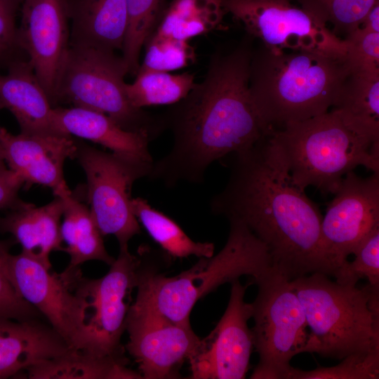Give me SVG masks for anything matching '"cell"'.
Returning a JSON list of instances; mask_svg holds the SVG:
<instances>
[{
  "instance_id": "cell-1",
  "label": "cell",
  "mask_w": 379,
  "mask_h": 379,
  "mask_svg": "<svg viewBox=\"0 0 379 379\" xmlns=\"http://www.w3.org/2000/svg\"><path fill=\"white\" fill-rule=\"evenodd\" d=\"M213 213L245 225L266 246L272 268L288 280L314 272L338 277L321 239L322 215L293 181L270 133L237 153Z\"/></svg>"
},
{
  "instance_id": "cell-2",
  "label": "cell",
  "mask_w": 379,
  "mask_h": 379,
  "mask_svg": "<svg viewBox=\"0 0 379 379\" xmlns=\"http://www.w3.org/2000/svg\"><path fill=\"white\" fill-rule=\"evenodd\" d=\"M251 39L213 53L204 79L161 114L173 145L154 161L149 178L170 187L201 183L212 163L250 148L269 134L249 91Z\"/></svg>"
},
{
  "instance_id": "cell-3",
  "label": "cell",
  "mask_w": 379,
  "mask_h": 379,
  "mask_svg": "<svg viewBox=\"0 0 379 379\" xmlns=\"http://www.w3.org/2000/svg\"><path fill=\"white\" fill-rule=\"evenodd\" d=\"M350 72L345 54L262 46L252 51L249 91L270 133L331 109Z\"/></svg>"
},
{
  "instance_id": "cell-4",
  "label": "cell",
  "mask_w": 379,
  "mask_h": 379,
  "mask_svg": "<svg viewBox=\"0 0 379 379\" xmlns=\"http://www.w3.org/2000/svg\"><path fill=\"white\" fill-rule=\"evenodd\" d=\"M290 281L309 329L304 352L340 360L379 349V286L358 288L319 272Z\"/></svg>"
},
{
  "instance_id": "cell-5",
  "label": "cell",
  "mask_w": 379,
  "mask_h": 379,
  "mask_svg": "<svg viewBox=\"0 0 379 379\" xmlns=\"http://www.w3.org/2000/svg\"><path fill=\"white\" fill-rule=\"evenodd\" d=\"M270 134L294 182L304 190L312 186L333 194L346 174L359 166L379 173V142L357 132L335 109Z\"/></svg>"
},
{
  "instance_id": "cell-6",
  "label": "cell",
  "mask_w": 379,
  "mask_h": 379,
  "mask_svg": "<svg viewBox=\"0 0 379 379\" xmlns=\"http://www.w3.org/2000/svg\"><path fill=\"white\" fill-rule=\"evenodd\" d=\"M229 222L227 240L215 255L199 258L190 269L173 277L142 267L137 294L159 315L188 326L191 311L199 299L241 276L253 279L269 270L271 259L264 244L243 223Z\"/></svg>"
},
{
  "instance_id": "cell-7",
  "label": "cell",
  "mask_w": 379,
  "mask_h": 379,
  "mask_svg": "<svg viewBox=\"0 0 379 379\" xmlns=\"http://www.w3.org/2000/svg\"><path fill=\"white\" fill-rule=\"evenodd\" d=\"M128 74L115 52L69 46L53 100L101 112L122 128L147 135L152 140L164 130L161 115L134 107L126 93Z\"/></svg>"
},
{
  "instance_id": "cell-8",
  "label": "cell",
  "mask_w": 379,
  "mask_h": 379,
  "mask_svg": "<svg viewBox=\"0 0 379 379\" xmlns=\"http://www.w3.org/2000/svg\"><path fill=\"white\" fill-rule=\"evenodd\" d=\"M251 329L258 363L251 378L284 379L292 358L304 352L309 329L302 305L287 279L272 267L253 279Z\"/></svg>"
},
{
  "instance_id": "cell-9",
  "label": "cell",
  "mask_w": 379,
  "mask_h": 379,
  "mask_svg": "<svg viewBox=\"0 0 379 379\" xmlns=\"http://www.w3.org/2000/svg\"><path fill=\"white\" fill-rule=\"evenodd\" d=\"M9 247L7 244L0 249V268L15 291L39 312L72 350L86 351V302L74 290L71 270L51 272L22 252L10 253Z\"/></svg>"
},
{
  "instance_id": "cell-10",
  "label": "cell",
  "mask_w": 379,
  "mask_h": 379,
  "mask_svg": "<svg viewBox=\"0 0 379 379\" xmlns=\"http://www.w3.org/2000/svg\"><path fill=\"white\" fill-rule=\"evenodd\" d=\"M76 140V159L86 178V197L102 235L116 237L119 251L141 232L131 208L134 182L147 177L152 166L135 164Z\"/></svg>"
},
{
  "instance_id": "cell-11",
  "label": "cell",
  "mask_w": 379,
  "mask_h": 379,
  "mask_svg": "<svg viewBox=\"0 0 379 379\" xmlns=\"http://www.w3.org/2000/svg\"><path fill=\"white\" fill-rule=\"evenodd\" d=\"M109 271L98 279L83 276L80 267L72 269L75 291L86 302L85 352L102 356L124 357L121 338L126 331L131 293L137 288L142 269L140 258L119 251Z\"/></svg>"
},
{
  "instance_id": "cell-12",
  "label": "cell",
  "mask_w": 379,
  "mask_h": 379,
  "mask_svg": "<svg viewBox=\"0 0 379 379\" xmlns=\"http://www.w3.org/2000/svg\"><path fill=\"white\" fill-rule=\"evenodd\" d=\"M226 13L267 48L317 50L345 54L346 43L304 8L289 0H222Z\"/></svg>"
},
{
  "instance_id": "cell-13",
  "label": "cell",
  "mask_w": 379,
  "mask_h": 379,
  "mask_svg": "<svg viewBox=\"0 0 379 379\" xmlns=\"http://www.w3.org/2000/svg\"><path fill=\"white\" fill-rule=\"evenodd\" d=\"M321 221V239L326 255L342 277L358 245L379 228V173L363 178L346 174Z\"/></svg>"
},
{
  "instance_id": "cell-14",
  "label": "cell",
  "mask_w": 379,
  "mask_h": 379,
  "mask_svg": "<svg viewBox=\"0 0 379 379\" xmlns=\"http://www.w3.org/2000/svg\"><path fill=\"white\" fill-rule=\"evenodd\" d=\"M126 331V350L133 357L145 379L178 378L199 338L191 326L170 321L159 315L139 295L131 305Z\"/></svg>"
},
{
  "instance_id": "cell-15",
  "label": "cell",
  "mask_w": 379,
  "mask_h": 379,
  "mask_svg": "<svg viewBox=\"0 0 379 379\" xmlns=\"http://www.w3.org/2000/svg\"><path fill=\"white\" fill-rule=\"evenodd\" d=\"M226 310L215 327L199 342L188 358L191 378L242 379L248 370L254 348L248 320L251 304L244 300L249 284L231 283Z\"/></svg>"
},
{
  "instance_id": "cell-16",
  "label": "cell",
  "mask_w": 379,
  "mask_h": 379,
  "mask_svg": "<svg viewBox=\"0 0 379 379\" xmlns=\"http://www.w3.org/2000/svg\"><path fill=\"white\" fill-rule=\"evenodd\" d=\"M20 8L18 45L26 52L27 60L52 105L69 48L67 0H22Z\"/></svg>"
},
{
  "instance_id": "cell-17",
  "label": "cell",
  "mask_w": 379,
  "mask_h": 379,
  "mask_svg": "<svg viewBox=\"0 0 379 379\" xmlns=\"http://www.w3.org/2000/svg\"><path fill=\"white\" fill-rule=\"evenodd\" d=\"M75 149L76 140L69 135H14L0 126L1 159L27 187H48L55 196L68 189L63 168Z\"/></svg>"
},
{
  "instance_id": "cell-18",
  "label": "cell",
  "mask_w": 379,
  "mask_h": 379,
  "mask_svg": "<svg viewBox=\"0 0 379 379\" xmlns=\"http://www.w3.org/2000/svg\"><path fill=\"white\" fill-rule=\"evenodd\" d=\"M53 119L60 134L101 145L110 152L129 161L152 166L151 139L146 135L126 131L108 116L78 107L53 108Z\"/></svg>"
},
{
  "instance_id": "cell-19",
  "label": "cell",
  "mask_w": 379,
  "mask_h": 379,
  "mask_svg": "<svg viewBox=\"0 0 379 379\" xmlns=\"http://www.w3.org/2000/svg\"><path fill=\"white\" fill-rule=\"evenodd\" d=\"M70 350L52 327L39 319L15 320L0 317V379Z\"/></svg>"
},
{
  "instance_id": "cell-20",
  "label": "cell",
  "mask_w": 379,
  "mask_h": 379,
  "mask_svg": "<svg viewBox=\"0 0 379 379\" xmlns=\"http://www.w3.org/2000/svg\"><path fill=\"white\" fill-rule=\"evenodd\" d=\"M64 201L60 196L41 206L22 201L0 217V234H9L22 253L51 269L50 255L62 251Z\"/></svg>"
},
{
  "instance_id": "cell-21",
  "label": "cell",
  "mask_w": 379,
  "mask_h": 379,
  "mask_svg": "<svg viewBox=\"0 0 379 379\" xmlns=\"http://www.w3.org/2000/svg\"><path fill=\"white\" fill-rule=\"evenodd\" d=\"M53 106L28 60L13 62L0 76V109H7L18 123L20 133L62 135L53 119Z\"/></svg>"
},
{
  "instance_id": "cell-22",
  "label": "cell",
  "mask_w": 379,
  "mask_h": 379,
  "mask_svg": "<svg viewBox=\"0 0 379 379\" xmlns=\"http://www.w3.org/2000/svg\"><path fill=\"white\" fill-rule=\"evenodd\" d=\"M69 46L122 50L128 25L126 0H67Z\"/></svg>"
},
{
  "instance_id": "cell-23",
  "label": "cell",
  "mask_w": 379,
  "mask_h": 379,
  "mask_svg": "<svg viewBox=\"0 0 379 379\" xmlns=\"http://www.w3.org/2000/svg\"><path fill=\"white\" fill-rule=\"evenodd\" d=\"M55 196L61 197L64 201L60 232L66 244L62 251L69 256L67 267H80L91 260L112 265L115 258L106 250L103 236L89 207L77 199L69 188Z\"/></svg>"
},
{
  "instance_id": "cell-24",
  "label": "cell",
  "mask_w": 379,
  "mask_h": 379,
  "mask_svg": "<svg viewBox=\"0 0 379 379\" xmlns=\"http://www.w3.org/2000/svg\"><path fill=\"white\" fill-rule=\"evenodd\" d=\"M126 357L95 355L70 350L60 356L47 359L25 370L29 379H137L139 372L127 366Z\"/></svg>"
},
{
  "instance_id": "cell-25",
  "label": "cell",
  "mask_w": 379,
  "mask_h": 379,
  "mask_svg": "<svg viewBox=\"0 0 379 379\" xmlns=\"http://www.w3.org/2000/svg\"><path fill=\"white\" fill-rule=\"evenodd\" d=\"M332 109L357 132L379 142V72L350 71Z\"/></svg>"
},
{
  "instance_id": "cell-26",
  "label": "cell",
  "mask_w": 379,
  "mask_h": 379,
  "mask_svg": "<svg viewBox=\"0 0 379 379\" xmlns=\"http://www.w3.org/2000/svg\"><path fill=\"white\" fill-rule=\"evenodd\" d=\"M131 208L138 222L169 257L199 258L214 255L213 243L192 240L173 220L154 208L147 200L132 198Z\"/></svg>"
},
{
  "instance_id": "cell-27",
  "label": "cell",
  "mask_w": 379,
  "mask_h": 379,
  "mask_svg": "<svg viewBox=\"0 0 379 379\" xmlns=\"http://www.w3.org/2000/svg\"><path fill=\"white\" fill-rule=\"evenodd\" d=\"M225 13L222 0H172L154 32L188 41L215 29Z\"/></svg>"
},
{
  "instance_id": "cell-28",
  "label": "cell",
  "mask_w": 379,
  "mask_h": 379,
  "mask_svg": "<svg viewBox=\"0 0 379 379\" xmlns=\"http://www.w3.org/2000/svg\"><path fill=\"white\" fill-rule=\"evenodd\" d=\"M190 72L172 74L166 72L139 71L132 84H126V93L135 108L173 105L184 98L194 86Z\"/></svg>"
},
{
  "instance_id": "cell-29",
  "label": "cell",
  "mask_w": 379,
  "mask_h": 379,
  "mask_svg": "<svg viewBox=\"0 0 379 379\" xmlns=\"http://www.w3.org/2000/svg\"><path fill=\"white\" fill-rule=\"evenodd\" d=\"M128 25L121 58L128 74L135 76L140 55L147 39L157 29L167 6L166 0H126Z\"/></svg>"
},
{
  "instance_id": "cell-30",
  "label": "cell",
  "mask_w": 379,
  "mask_h": 379,
  "mask_svg": "<svg viewBox=\"0 0 379 379\" xmlns=\"http://www.w3.org/2000/svg\"><path fill=\"white\" fill-rule=\"evenodd\" d=\"M298 1L302 8L328 28V25L331 26L335 35L339 37V34H345L346 37L359 27L371 8L379 0Z\"/></svg>"
},
{
  "instance_id": "cell-31",
  "label": "cell",
  "mask_w": 379,
  "mask_h": 379,
  "mask_svg": "<svg viewBox=\"0 0 379 379\" xmlns=\"http://www.w3.org/2000/svg\"><path fill=\"white\" fill-rule=\"evenodd\" d=\"M145 53L139 71H173L194 62L195 50L188 41L153 32L144 44Z\"/></svg>"
},
{
  "instance_id": "cell-32",
  "label": "cell",
  "mask_w": 379,
  "mask_h": 379,
  "mask_svg": "<svg viewBox=\"0 0 379 379\" xmlns=\"http://www.w3.org/2000/svg\"><path fill=\"white\" fill-rule=\"evenodd\" d=\"M335 366L303 371L291 366L284 379H378L379 349L354 353Z\"/></svg>"
},
{
  "instance_id": "cell-33",
  "label": "cell",
  "mask_w": 379,
  "mask_h": 379,
  "mask_svg": "<svg viewBox=\"0 0 379 379\" xmlns=\"http://www.w3.org/2000/svg\"><path fill=\"white\" fill-rule=\"evenodd\" d=\"M352 254L354 260L347 261L338 281L357 284L366 278L370 285L379 286V228L366 237Z\"/></svg>"
},
{
  "instance_id": "cell-34",
  "label": "cell",
  "mask_w": 379,
  "mask_h": 379,
  "mask_svg": "<svg viewBox=\"0 0 379 379\" xmlns=\"http://www.w3.org/2000/svg\"><path fill=\"white\" fill-rule=\"evenodd\" d=\"M344 40L350 71L379 72V32L357 29Z\"/></svg>"
},
{
  "instance_id": "cell-35",
  "label": "cell",
  "mask_w": 379,
  "mask_h": 379,
  "mask_svg": "<svg viewBox=\"0 0 379 379\" xmlns=\"http://www.w3.org/2000/svg\"><path fill=\"white\" fill-rule=\"evenodd\" d=\"M4 242L0 241V248ZM0 317L15 320L40 319L42 315L15 291L0 268Z\"/></svg>"
},
{
  "instance_id": "cell-36",
  "label": "cell",
  "mask_w": 379,
  "mask_h": 379,
  "mask_svg": "<svg viewBox=\"0 0 379 379\" xmlns=\"http://www.w3.org/2000/svg\"><path fill=\"white\" fill-rule=\"evenodd\" d=\"M22 0H0V53L18 45L15 17Z\"/></svg>"
},
{
  "instance_id": "cell-37",
  "label": "cell",
  "mask_w": 379,
  "mask_h": 379,
  "mask_svg": "<svg viewBox=\"0 0 379 379\" xmlns=\"http://www.w3.org/2000/svg\"><path fill=\"white\" fill-rule=\"evenodd\" d=\"M24 186L23 180L0 159V211H7L23 201L19 192Z\"/></svg>"
},
{
  "instance_id": "cell-38",
  "label": "cell",
  "mask_w": 379,
  "mask_h": 379,
  "mask_svg": "<svg viewBox=\"0 0 379 379\" xmlns=\"http://www.w3.org/2000/svg\"><path fill=\"white\" fill-rule=\"evenodd\" d=\"M357 29L379 32V1L371 8Z\"/></svg>"
},
{
  "instance_id": "cell-39",
  "label": "cell",
  "mask_w": 379,
  "mask_h": 379,
  "mask_svg": "<svg viewBox=\"0 0 379 379\" xmlns=\"http://www.w3.org/2000/svg\"><path fill=\"white\" fill-rule=\"evenodd\" d=\"M0 159H1V151H0Z\"/></svg>"
}]
</instances>
